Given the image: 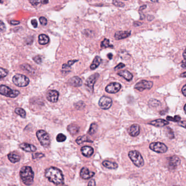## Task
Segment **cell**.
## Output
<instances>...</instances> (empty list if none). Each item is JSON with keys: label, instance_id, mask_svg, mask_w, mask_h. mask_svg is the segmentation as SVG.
Wrapping results in <instances>:
<instances>
[{"label": "cell", "instance_id": "6da1fadb", "mask_svg": "<svg viewBox=\"0 0 186 186\" xmlns=\"http://www.w3.org/2000/svg\"><path fill=\"white\" fill-rule=\"evenodd\" d=\"M45 176L48 180L55 184H62L64 183V177L62 171L55 167H50L45 171Z\"/></svg>", "mask_w": 186, "mask_h": 186}, {"label": "cell", "instance_id": "7a4b0ae2", "mask_svg": "<svg viewBox=\"0 0 186 186\" xmlns=\"http://www.w3.org/2000/svg\"><path fill=\"white\" fill-rule=\"evenodd\" d=\"M20 176L23 182L26 186H31L33 182L34 172L30 166H25L21 169Z\"/></svg>", "mask_w": 186, "mask_h": 186}, {"label": "cell", "instance_id": "3957f363", "mask_svg": "<svg viewBox=\"0 0 186 186\" xmlns=\"http://www.w3.org/2000/svg\"><path fill=\"white\" fill-rule=\"evenodd\" d=\"M130 157L133 164L137 167H142L144 164V160L140 153L137 151H131L128 152Z\"/></svg>", "mask_w": 186, "mask_h": 186}, {"label": "cell", "instance_id": "277c9868", "mask_svg": "<svg viewBox=\"0 0 186 186\" xmlns=\"http://www.w3.org/2000/svg\"><path fill=\"white\" fill-rule=\"evenodd\" d=\"M36 135L39 141L43 147L47 148L50 144V139L49 134L44 130H39L37 132Z\"/></svg>", "mask_w": 186, "mask_h": 186}, {"label": "cell", "instance_id": "5b68a950", "mask_svg": "<svg viewBox=\"0 0 186 186\" xmlns=\"http://www.w3.org/2000/svg\"><path fill=\"white\" fill-rule=\"evenodd\" d=\"M13 82L19 87H25L29 85L30 80L24 75L17 74L13 78Z\"/></svg>", "mask_w": 186, "mask_h": 186}, {"label": "cell", "instance_id": "8992f818", "mask_svg": "<svg viewBox=\"0 0 186 186\" xmlns=\"http://www.w3.org/2000/svg\"><path fill=\"white\" fill-rule=\"evenodd\" d=\"M0 94L10 98L17 97L20 94V92L18 90H12L7 86H0Z\"/></svg>", "mask_w": 186, "mask_h": 186}, {"label": "cell", "instance_id": "52a82bcc", "mask_svg": "<svg viewBox=\"0 0 186 186\" xmlns=\"http://www.w3.org/2000/svg\"><path fill=\"white\" fill-rule=\"evenodd\" d=\"M149 148L151 150L159 154H163L168 150V148L164 144L160 142H154L150 144Z\"/></svg>", "mask_w": 186, "mask_h": 186}, {"label": "cell", "instance_id": "ba28073f", "mask_svg": "<svg viewBox=\"0 0 186 186\" xmlns=\"http://www.w3.org/2000/svg\"><path fill=\"white\" fill-rule=\"evenodd\" d=\"M153 82L147 80H142L137 83L134 86V89L138 90L139 91L142 92L145 90H150L153 86Z\"/></svg>", "mask_w": 186, "mask_h": 186}, {"label": "cell", "instance_id": "9c48e42d", "mask_svg": "<svg viewBox=\"0 0 186 186\" xmlns=\"http://www.w3.org/2000/svg\"><path fill=\"white\" fill-rule=\"evenodd\" d=\"M112 99L106 96H102L99 99L98 104L102 109L106 110L109 109L112 105Z\"/></svg>", "mask_w": 186, "mask_h": 186}, {"label": "cell", "instance_id": "30bf717a", "mask_svg": "<svg viewBox=\"0 0 186 186\" xmlns=\"http://www.w3.org/2000/svg\"><path fill=\"white\" fill-rule=\"evenodd\" d=\"M99 77V74L96 73L95 74H92L86 81L85 85L88 89H89L90 91H93L94 85Z\"/></svg>", "mask_w": 186, "mask_h": 186}, {"label": "cell", "instance_id": "8fae6325", "mask_svg": "<svg viewBox=\"0 0 186 186\" xmlns=\"http://www.w3.org/2000/svg\"><path fill=\"white\" fill-rule=\"evenodd\" d=\"M121 85L118 83H111L105 87V91L109 93H115L120 91Z\"/></svg>", "mask_w": 186, "mask_h": 186}, {"label": "cell", "instance_id": "7c38bea8", "mask_svg": "<svg viewBox=\"0 0 186 186\" xmlns=\"http://www.w3.org/2000/svg\"><path fill=\"white\" fill-rule=\"evenodd\" d=\"M59 96V92L56 90H49L47 94V101L51 103H56L58 101Z\"/></svg>", "mask_w": 186, "mask_h": 186}, {"label": "cell", "instance_id": "4fadbf2b", "mask_svg": "<svg viewBox=\"0 0 186 186\" xmlns=\"http://www.w3.org/2000/svg\"><path fill=\"white\" fill-rule=\"evenodd\" d=\"M94 172H91L88 168L84 167L80 171V175L81 177L84 180H87L93 177L95 175Z\"/></svg>", "mask_w": 186, "mask_h": 186}, {"label": "cell", "instance_id": "5bb4252c", "mask_svg": "<svg viewBox=\"0 0 186 186\" xmlns=\"http://www.w3.org/2000/svg\"><path fill=\"white\" fill-rule=\"evenodd\" d=\"M180 159L177 156L171 157L169 160V168L171 169H175L180 163Z\"/></svg>", "mask_w": 186, "mask_h": 186}, {"label": "cell", "instance_id": "9a60e30c", "mask_svg": "<svg viewBox=\"0 0 186 186\" xmlns=\"http://www.w3.org/2000/svg\"><path fill=\"white\" fill-rule=\"evenodd\" d=\"M140 132V128L138 124H134L132 125L128 130L129 134L132 136L136 137L138 136Z\"/></svg>", "mask_w": 186, "mask_h": 186}, {"label": "cell", "instance_id": "2e32d148", "mask_svg": "<svg viewBox=\"0 0 186 186\" xmlns=\"http://www.w3.org/2000/svg\"><path fill=\"white\" fill-rule=\"evenodd\" d=\"M131 34L130 31H117L115 33L114 37L117 40L126 38L128 37Z\"/></svg>", "mask_w": 186, "mask_h": 186}, {"label": "cell", "instance_id": "e0dca14e", "mask_svg": "<svg viewBox=\"0 0 186 186\" xmlns=\"http://www.w3.org/2000/svg\"><path fill=\"white\" fill-rule=\"evenodd\" d=\"M82 83L83 81L78 77H72L68 81V84L74 87H80L82 85Z\"/></svg>", "mask_w": 186, "mask_h": 186}, {"label": "cell", "instance_id": "ac0fdd59", "mask_svg": "<svg viewBox=\"0 0 186 186\" xmlns=\"http://www.w3.org/2000/svg\"><path fill=\"white\" fill-rule=\"evenodd\" d=\"M81 152L83 154V156L89 157L91 156L93 154L94 152V150L92 147H90L89 146H83V148H81Z\"/></svg>", "mask_w": 186, "mask_h": 186}, {"label": "cell", "instance_id": "d6986e66", "mask_svg": "<svg viewBox=\"0 0 186 186\" xmlns=\"http://www.w3.org/2000/svg\"><path fill=\"white\" fill-rule=\"evenodd\" d=\"M149 124L154 126L155 127H162L169 124V122L163 119H157L156 120L151 121Z\"/></svg>", "mask_w": 186, "mask_h": 186}, {"label": "cell", "instance_id": "ffe728a7", "mask_svg": "<svg viewBox=\"0 0 186 186\" xmlns=\"http://www.w3.org/2000/svg\"><path fill=\"white\" fill-rule=\"evenodd\" d=\"M20 148L24 151L29 152H35L37 150V148H35L34 145L27 144V143H23L20 145Z\"/></svg>", "mask_w": 186, "mask_h": 186}, {"label": "cell", "instance_id": "44dd1931", "mask_svg": "<svg viewBox=\"0 0 186 186\" xmlns=\"http://www.w3.org/2000/svg\"><path fill=\"white\" fill-rule=\"evenodd\" d=\"M117 74H118V75L123 77L126 80H127V81H130L133 78V75H132V74L130 73V72H128V71H126V70L125 71H120V72H118Z\"/></svg>", "mask_w": 186, "mask_h": 186}, {"label": "cell", "instance_id": "7402d4cb", "mask_svg": "<svg viewBox=\"0 0 186 186\" xmlns=\"http://www.w3.org/2000/svg\"><path fill=\"white\" fill-rule=\"evenodd\" d=\"M102 164L104 167L110 169H116L118 168V164L116 163L110 162L109 160H104L102 163Z\"/></svg>", "mask_w": 186, "mask_h": 186}, {"label": "cell", "instance_id": "603a6c76", "mask_svg": "<svg viewBox=\"0 0 186 186\" xmlns=\"http://www.w3.org/2000/svg\"><path fill=\"white\" fill-rule=\"evenodd\" d=\"M67 130L72 135H75L79 132V127L75 124H71L67 127Z\"/></svg>", "mask_w": 186, "mask_h": 186}, {"label": "cell", "instance_id": "cb8c5ba5", "mask_svg": "<svg viewBox=\"0 0 186 186\" xmlns=\"http://www.w3.org/2000/svg\"><path fill=\"white\" fill-rule=\"evenodd\" d=\"M78 144L81 145L84 142H93V141L89 139V138L86 136H80L75 140Z\"/></svg>", "mask_w": 186, "mask_h": 186}, {"label": "cell", "instance_id": "d4e9b609", "mask_svg": "<svg viewBox=\"0 0 186 186\" xmlns=\"http://www.w3.org/2000/svg\"><path fill=\"white\" fill-rule=\"evenodd\" d=\"M101 61L102 59L101 57L99 56H96L90 66V69L92 70H94L95 69H96L100 65Z\"/></svg>", "mask_w": 186, "mask_h": 186}, {"label": "cell", "instance_id": "484cf974", "mask_svg": "<svg viewBox=\"0 0 186 186\" xmlns=\"http://www.w3.org/2000/svg\"><path fill=\"white\" fill-rule=\"evenodd\" d=\"M49 41V38L47 35L44 34H41L39 35L38 42L40 44L45 45Z\"/></svg>", "mask_w": 186, "mask_h": 186}, {"label": "cell", "instance_id": "4316f807", "mask_svg": "<svg viewBox=\"0 0 186 186\" xmlns=\"http://www.w3.org/2000/svg\"><path fill=\"white\" fill-rule=\"evenodd\" d=\"M8 160L13 163L18 162L20 160V157L14 153H10L8 155Z\"/></svg>", "mask_w": 186, "mask_h": 186}, {"label": "cell", "instance_id": "83f0119b", "mask_svg": "<svg viewBox=\"0 0 186 186\" xmlns=\"http://www.w3.org/2000/svg\"><path fill=\"white\" fill-rule=\"evenodd\" d=\"M21 68L23 69L24 71H26L27 72L29 73L30 74H35V71L33 69L30 65L28 64H23L21 65Z\"/></svg>", "mask_w": 186, "mask_h": 186}, {"label": "cell", "instance_id": "f1b7e54d", "mask_svg": "<svg viewBox=\"0 0 186 186\" xmlns=\"http://www.w3.org/2000/svg\"><path fill=\"white\" fill-rule=\"evenodd\" d=\"M148 104H149V106H151V107L156 108V107L160 106L161 103H160V101H158L157 99H151L148 102Z\"/></svg>", "mask_w": 186, "mask_h": 186}, {"label": "cell", "instance_id": "f546056e", "mask_svg": "<svg viewBox=\"0 0 186 186\" xmlns=\"http://www.w3.org/2000/svg\"><path fill=\"white\" fill-rule=\"evenodd\" d=\"M15 112L18 115L21 116L22 118H25L26 117V111L25 110L20 108H17L15 110Z\"/></svg>", "mask_w": 186, "mask_h": 186}, {"label": "cell", "instance_id": "4dcf8cb0", "mask_svg": "<svg viewBox=\"0 0 186 186\" xmlns=\"http://www.w3.org/2000/svg\"><path fill=\"white\" fill-rule=\"evenodd\" d=\"M97 124H96V123H92L90 126L88 133L90 135L94 134L97 130Z\"/></svg>", "mask_w": 186, "mask_h": 186}, {"label": "cell", "instance_id": "1f68e13d", "mask_svg": "<svg viewBox=\"0 0 186 186\" xmlns=\"http://www.w3.org/2000/svg\"><path fill=\"white\" fill-rule=\"evenodd\" d=\"M101 47L103 48H106V47H114L112 45L110 44V41L108 39H105L104 41H102L101 43Z\"/></svg>", "mask_w": 186, "mask_h": 186}, {"label": "cell", "instance_id": "d6a6232c", "mask_svg": "<svg viewBox=\"0 0 186 186\" xmlns=\"http://www.w3.org/2000/svg\"><path fill=\"white\" fill-rule=\"evenodd\" d=\"M66 140V136L62 133H59L56 136V140L57 142H61L65 141Z\"/></svg>", "mask_w": 186, "mask_h": 186}, {"label": "cell", "instance_id": "836d02e7", "mask_svg": "<svg viewBox=\"0 0 186 186\" xmlns=\"http://www.w3.org/2000/svg\"><path fill=\"white\" fill-rule=\"evenodd\" d=\"M8 74V71L6 69L0 68V79L6 77Z\"/></svg>", "mask_w": 186, "mask_h": 186}, {"label": "cell", "instance_id": "e575fe53", "mask_svg": "<svg viewBox=\"0 0 186 186\" xmlns=\"http://www.w3.org/2000/svg\"><path fill=\"white\" fill-rule=\"evenodd\" d=\"M166 119L169 121H174V122H178L181 120L180 116H179L176 115L174 117H172L171 116H167Z\"/></svg>", "mask_w": 186, "mask_h": 186}, {"label": "cell", "instance_id": "d590c367", "mask_svg": "<svg viewBox=\"0 0 186 186\" xmlns=\"http://www.w3.org/2000/svg\"><path fill=\"white\" fill-rule=\"evenodd\" d=\"M74 105L75 106V108L78 110L82 109L83 108H84L85 106V104L83 102H81V101H80V102H78L77 103L75 104Z\"/></svg>", "mask_w": 186, "mask_h": 186}, {"label": "cell", "instance_id": "8d00e7d4", "mask_svg": "<svg viewBox=\"0 0 186 186\" xmlns=\"http://www.w3.org/2000/svg\"><path fill=\"white\" fill-rule=\"evenodd\" d=\"M30 3L33 6H37L38 5L39 3H42L43 4H45L49 2L48 1H30Z\"/></svg>", "mask_w": 186, "mask_h": 186}, {"label": "cell", "instance_id": "74e56055", "mask_svg": "<svg viewBox=\"0 0 186 186\" xmlns=\"http://www.w3.org/2000/svg\"><path fill=\"white\" fill-rule=\"evenodd\" d=\"M112 3L114 6H116V7H124V4L122 2H121L120 1H112Z\"/></svg>", "mask_w": 186, "mask_h": 186}, {"label": "cell", "instance_id": "f35d334b", "mask_svg": "<svg viewBox=\"0 0 186 186\" xmlns=\"http://www.w3.org/2000/svg\"><path fill=\"white\" fill-rule=\"evenodd\" d=\"M77 60H73V61H69L67 64H64L62 66V68H66L70 67L71 66L73 65L75 62H77Z\"/></svg>", "mask_w": 186, "mask_h": 186}, {"label": "cell", "instance_id": "ab89813d", "mask_svg": "<svg viewBox=\"0 0 186 186\" xmlns=\"http://www.w3.org/2000/svg\"><path fill=\"white\" fill-rule=\"evenodd\" d=\"M33 60L34 61L37 63V64H41L42 62V57L41 56H36L33 57Z\"/></svg>", "mask_w": 186, "mask_h": 186}, {"label": "cell", "instance_id": "60d3db41", "mask_svg": "<svg viewBox=\"0 0 186 186\" xmlns=\"http://www.w3.org/2000/svg\"><path fill=\"white\" fill-rule=\"evenodd\" d=\"M44 156V154L40 153H36L33 154V159H38V158H41L42 157Z\"/></svg>", "mask_w": 186, "mask_h": 186}, {"label": "cell", "instance_id": "b9f144b4", "mask_svg": "<svg viewBox=\"0 0 186 186\" xmlns=\"http://www.w3.org/2000/svg\"><path fill=\"white\" fill-rule=\"evenodd\" d=\"M39 21H40V23L43 26H45L47 24V19L43 17H41V18H39Z\"/></svg>", "mask_w": 186, "mask_h": 186}, {"label": "cell", "instance_id": "7bdbcfd3", "mask_svg": "<svg viewBox=\"0 0 186 186\" xmlns=\"http://www.w3.org/2000/svg\"><path fill=\"white\" fill-rule=\"evenodd\" d=\"M6 30V25L2 21L0 20V32Z\"/></svg>", "mask_w": 186, "mask_h": 186}, {"label": "cell", "instance_id": "ee69618b", "mask_svg": "<svg viewBox=\"0 0 186 186\" xmlns=\"http://www.w3.org/2000/svg\"><path fill=\"white\" fill-rule=\"evenodd\" d=\"M124 67H125V65L124 64L122 63H120L118 64V65L116 66L115 67V70H119L120 69L124 68Z\"/></svg>", "mask_w": 186, "mask_h": 186}, {"label": "cell", "instance_id": "f6af8a7d", "mask_svg": "<svg viewBox=\"0 0 186 186\" xmlns=\"http://www.w3.org/2000/svg\"><path fill=\"white\" fill-rule=\"evenodd\" d=\"M31 24L35 28H36L38 26V23L37 20L35 19H32L31 20Z\"/></svg>", "mask_w": 186, "mask_h": 186}, {"label": "cell", "instance_id": "bcb514c9", "mask_svg": "<svg viewBox=\"0 0 186 186\" xmlns=\"http://www.w3.org/2000/svg\"><path fill=\"white\" fill-rule=\"evenodd\" d=\"M96 186V182L94 180H91L89 182L88 186Z\"/></svg>", "mask_w": 186, "mask_h": 186}, {"label": "cell", "instance_id": "7dc6e473", "mask_svg": "<svg viewBox=\"0 0 186 186\" xmlns=\"http://www.w3.org/2000/svg\"><path fill=\"white\" fill-rule=\"evenodd\" d=\"M182 93H183V96H186V86L184 85L183 86V87H182Z\"/></svg>", "mask_w": 186, "mask_h": 186}, {"label": "cell", "instance_id": "c3c4849f", "mask_svg": "<svg viewBox=\"0 0 186 186\" xmlns=\"http://www.w3.org/2000/svg\"><path fill=\"white\" fill-rule=\"evenodd\" d=\"M20 22L19 21L16 20H11V24L12 25H18L19 24Z\"/></svg>", "mask_w": 186, "mask_h": 186}, {"label": "cell", "instance_id": "681fc988", "mask_svg": "<svg viewBox=\"0 0 186 186\" xmlns=\"http://www.w3.org/2000/svg\"><path fill=\"white\" fill-rule=\"evenodd\" d=\"M181 67L183 68H186V63L185 61H183L181 63Z\"/></svg>", "mask_w": 186, "mask_h": 186}, {"label": "cell", "instance_id": "f907efd6", "mask_svg": "<svg viewBox=\"0 0 186 186\" xmlns=\"http://www.w3.org/2000/svg\"><path fill=\"white\" fill-rule=\"evenodd\" d=\"M107 56L108 57V58H109L110 59H112V53H109V54H108V55H107Z\"/></svg>", "mask_w": 186, "mask_h": 186}, {"label": "cell", "instance_id": "816d5d0a", "mask_svg": "<svg viewBox=\"0 0 186 186\" xmlns=\"http://www.w3.org/2000/svg\"><path fill=\"white\" fill-rule=\"evenodd\" d=\"M180 77H182V78H186V72H184L183 73H182Z\"/></svg>", "mask_w": 186, "mask_h": 186}, {"label": "cell", "instance_id": "f5cc1de1", "mask_svg": "<svg viewBox=\"0 0 186 186\" xmlns=\"http://www.w3.org/2000/svg\"><path fill=\"white\" fill-rule=\"evenodd\" d=\"M146 7V5L142 6V7H140V10H143V9H145Z\"/></svg>", "mask_w": 186, "mask_h": 186}, {"label": "cell", "instance_id": "db71d44e", "mask_svg": "<svg viewBox=\"0 0 186 186\" xmlns=\"http://www.w3.org/2000/svg\"><path fill=\"white\" fill-rule=\"evenodd\" d=\"M183 59L185 60V59H186V51L185 50L184 51V52H183Z\"/></svg>", "mask_w": 186, "mask_h": 186}, {"label": "cell", "instance_id": "11a10c76", "mask_svg": "<svg viewBox=\"0 0 186 186\" xmlns=\"http://www.w3.org/2000/svg\"><path fill=\"white\" fill-rule=\"evenodd\" d=\"M134 24H136V26H139V25H142V23H138V22H136V21L134 23Z\"/></svg>", "mask_w": 186, "mask_h": 186}, {"label": "cell", "instance_id": "9f6ffc18", "mask_svg": "<svg viewBox=\"0 0 186 186\" xmlns=\"http://www.w3.org/2000/svg\"><path fill=\"white\" fill-rule=\"evenodd\" d=\"M186 104L184 105V112H186Z\"/></svg>", "mask_w": 186, "mask_h": 186}, {"label": "cell", "instance_id": "6f0895ef", "mask_svg": "<svg viewBox=\"0 0 186 186\" xmlns=\"http://www.w3.org/2000/svg\"><path fill=\"white\" fill-rule=\"evenodd\" d=\"M66 186V185H59V186Z\"/></svg>", "mask_w": 186, "mask_h": 186}]
</instances>
